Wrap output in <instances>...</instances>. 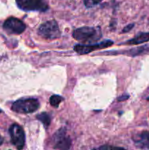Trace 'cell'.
<instances>
[{
    "mask_svg": "<svg viewBox=\"0 0 149 150\" xmlns=\"http://www.w3.org/2000/svg\"><path fill=\"white\" fill-rule=\"evenodd\" d=\"M147 100H148V101H149V97H148V98H147Z\"/></svg>",
    "mask_w": 149,
    "mask_h": 150,
    "instance_id": "18",
    "label": "cell"
},
{
    "mask_svg": "<svg viewBox=\"0 0 149 150\" xmlns=\"http://www.w3.org/2000/svg\"><path fill=\"white\" fill-rule=\"evenodd\" d=\"M39 103L35 98H22L13 103L12 110L19 114H30L39 108Z\"/></svg>",
    "mask_w": 149,
    "mask_h": 150,
    "instance_id": "2",
    "label": "cell"
},
{
    "mask_svg": "<svg viewBox=\"0 0 149 150\" xmlns=\"http://www.w3.org/2000/svg\"><path fill=\"white\" fill-rule=\"evenodd\" d=\"M134 23H131V24L127 25V26H125V27H124V29H123V32H124V33H125V32H129V31L131 30L133 27H134Z\"/></svg>",
    "mask_w": 149,
    "mask_h": 150,
    "instance_id": "14",
    "label": "cell"
},
{
    "mask_svg": "<svg viewBox=\"0 0 149 150\" xmlns=\"http://www.w3.org/2000/svg\"><path fill=\"white\" fill-rule=\"evenodd\" d=\"M113 44V42L109 40L102 41V42H99L96 44H93V45H83V44H77L74 47V49L78 54H88L89 53L92 52L93 51L99 49H103L108 47L111 46Z\"/></svg>",
    "mask_w": 149,
    "mask_h": 150,
    "instance_id": "7",
    "label": "cell"
},
{
    "mask_svg": "<svg viewBox=\"0 0 149 150\" xmlns=\"http://www.w3.org/2000/svg\"><path fill=\"white\" fill-rule=\"evenodd\" d=\"M72 36L80 42H95L102 38V31L99 27L83 26L73 31Z\"/></svg>",
    "mask_w": 149,
    "mask_h": 150,
    "instance_id": "1",
    "label": "cell"
},
{
    "mask_svg": "<svg viewBox=\"0 0 149 150\" xmlns=\"http://www.w3.org/2000/svg\"><path fill=\"white\" fill-rule=\"evenodd\" d=\"M18 7L24 11L45 12L48 10L46 0H15Z\"/></svg>",
    "mask_w": 149,
    "mask_h": 150,
    "instance_id": "4",
    "label": "cell"
},
{
    "mask_svg": "<svg viewBox=\"0 0 149 150\" xmlns=\"http://www.w3.org/2000/svg\"><path fill=\"white\" fill-rule=\"evenodd\" d=\"M11 142L17 149H23L25 144V133L21 126L13 124L9 129Z\"/></svg>",
    "mask_w": 149,
    "mask_h": 150,
    "instance_id": "5",
    "label": "cell"
},
{
    "mask_svg": "<svg viewBox=\"0 0 149 150\" xmlns=\"http://www.w3.org/2000/svg\"><path fill=\"white\" fill-rule=\"evenodd\" d=\"M149 41V32H141L130 40L127 41L125 44L127 45H139Z\"/></svg>",
    "mask_w": 149,
    "mask_h": 150,
    "instance_id": "10",
    "label": "cell"
},
{
    "mask_svg": "<svg viewBox=\"0 0 149 150\" xmlns=\"http://www.w3.org/2000/svg\"><path fill=\"white\" fill-rule=\"evenodd\" d=\"M38 34L45 39L55 40L59 38L61 32L57 22L54 20H51L48 21L39 26Z\"/></svg>",
    "mask_w": 149,
    "mask_h": 150,
    "instance_id": "3",
    "label": "cell"
},
{
    "mask_svg": "<svg viewBox=\"0 0 149 150\" xmlns=\"http://www.w3.org/2000/svg\"><path fill=\"white\" fill-rule=\"evenodd\" d=\"M86 7H91L100 3L102 0H83Z\"/></svg>",
    "mask_w": 149,
    "mask_h": 150,
    "instance_id": "13",
    "label": "cell"
},
{
    "mask_svg": "<svg viewBox=\"0 0 149 150\" xmlns=\"http://www.w3.org/2000/svg\"><path fill=\"white\" fill-rule=\"evenodd\" d=\"M37 118L43 124L45 127H48L51 124V117L47 113H41V114H37Z\"/></svg>",
    "mask_w": 149,
    "mask_h": 150,
    "instance_id": "11",
    "label": "cell"
},
{
    "mask_svg": "<svg viewBox=\"0 0 149 150\" xmlns=\"http://www.w3.org/2000/svg\"><path fill=\"white\" fill-rule=\"evenodd\" d=\"M117 147H114V146H100L99 149H116Z\"/></svg>",
    "mask_w": 149,
    "mask_h": 150,
    "instance_id": "16",
    "label": "cell"
},
{
    "mask_svg": "<svg viewBox=\"0 0 149 150\" xmlns=\"http://www.w3.org/2000/svg\"><path fill=\"white\" fill-rule=\"evenodd\" d=\"M136 146L140 149H149V132H143L133 138Z\"/></svg>",
    "mask_w": 149,
    "mask_h": 150,
    "instance_id": "9",
    "label": "cell"
},
{
    "mask_svg": "<svg viewBox=\"0 0 149 150\" xmlns=\"http://www.w3.org/2000/svg\"><path fill=\"white\" fill-rule=\"evenodd\" d=\"M3 27L8 34L20 35L25 31L26 25L20 19L10 17L4 21Z\"/></svg>",
    "mask_w": 149,
    "mask_h": 150,
    "instance_id": "6",
    "label": "cell"
},
{
    "mask_svg": "<svg viewBox=\"0 0 149 150\" xmlns=\"http://www.w3.org/2000/svg\"><path fill=\"white\" fill-rule=\"evenodd\" d=\"M64 100V98L62 97L59 96V95H52V96L50 98V103L52 106L55 107V108H57V107L59 105L60 103Z\"/></svg>",
    "mask_w": 149,
    "mask_h": 150,
    "instance_id": "12",
    "label": "cell"
},
{
    "mask_svg": "<svg viewBox=\"0 0 149 150\" xmlns=\"http://www.w3.org/2000/svg\"><path fill=\"white\" fill-rule=\"evenodd\" d=\"M3 141H4V139H3V138L1 137V136H0V146H1V145L2 144V143H3Z\"/></svg>",
    "mask_w": 149,
    "mask_h": 150,
    "instance_id": "17",
    "label": "cell"
},
{
    "mask_svg": "<svg viewBox=\"0 0 149 150\" xmlns=\"http://www.w3.org/2000/svg\"><path fill=\"white\" fill-rule=\"evenodd\" d=\"M55 142L53 148L57 149H69L71 146V140L70 137L66 135L64 129H61L56 132L53 136Z\"/></svg>",
    "mask_w": 149,
    "mask_h": 150,
    "instance_id": "8",
    "label": "cell"
},
{
    "mask_svg": "<svg viewBox=\"0 0 149 150\" xmlns=\"http://www.w3.org/2000/svg\"><path fill=\"white\" fill-rule=\"evenodd\" d=\"M129 98V95H123V96L119 97V98H118V101H123L124 100H127Z\"/></svg>",
    "mask_w": 149,
    "mask_h": 150,
    "instance_id": "15",
    "label": "cell"
}]
</instances>
